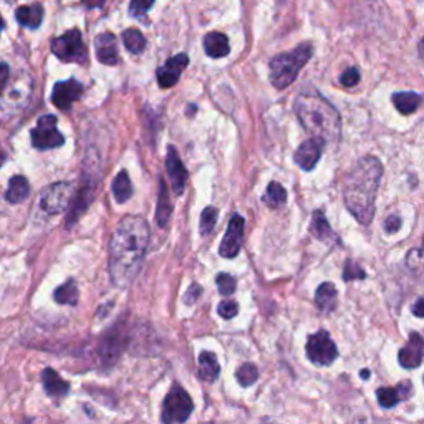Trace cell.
<instances>
[{"label": "cell", "mask_w": 424, "mask_h": 424, "mask_svg": "<svg viewBox=\"0 0 424 424\" xmlns=\"http://www.w3.org/2000/svg\"><path fill=\"white\" fill-rule=\"evenodd\" d=\"M312 234L322 242H332L335 239V234L330 228V224L327 222V217H325L323 211H315L314 212V219H312L310 225Z\"/></svg>", "instance_id": "83f0119b"}, {"label": "cell", "mask_w": 424, "mask_h": 424, "mask_svg": "<svg viewBox=\"0 0 424 424\" xmlns=\"http://www.w3.org/2000/svg\"><path fill=\"white\" fill-rule=\"evenodd\" d=\"M221 366L214 353L203 352L199 355V378L205 383H212L219 378Z\"/></svg>", "instance_id": "603a6c76"}, {"label": "cell", "mask_w": 424, "mask_h": 424, "mask_svg": "<svg viewBox=\"0 0 424 424\" xmlns=\"http://www.w3.org/2000/svg\"><path fill=\"white\" fill-rule=\"evenodd\" d=\"M239 307L236 302H232V300H224V302L219 303V307H217V314H219L222 319H234V316L237 315Z\"/></svg>", "instance_id": "f35d334b"}, {"label": "cell", "mask_w": 424, "mask_h": 424, "mask_svg": "<svg viewBox=\"0 0 424 424\" xmlns=\"http://www.w3.org/2000/svg\"><path fill=\"white\" fill-rule=\"evenodd\" d=\"M194 405L189 394L181 386H172L163 403L161 419L164 424H183L191 416Z\"/></svg>", "instance_id": "52a82bcc"}, {"label": "cell", "mask_w": 424, "mask_h": 424, "mask_svg": "<svg viewBox=\"0 0 424 424\" xmlns=\"http://www.w3.org/2000/svg\"><path fill=\"white\" fill-rule=\"evenodd\" d=\"M20 26L27 28H39L43 20V7L40 3H34V6H23L19 7L15 12Z\"/></svg>", "instance_id": "44dd1931"}, {"label": "cell", "mask_w": 424, "mask_h": 424, "mask_svg": "<svg viewBox=\"0 0 424 424\" xmlns=\"http://www.w3.org/2000/svg\"><path fill=\"white\" fill-rule=\"evenodd\" d=\"M30 194V184L23 176H14L9 183V189L6 192V199L10 204H20Z\"/></svg>", "instance_id": "cb8c5ba5"}, {"label": "cell", "mask_w": 424, "mask_h": 424, "mask_svg": "<svg viewBox=\"0 0 424 424\" xmlns=\"http://www.w3.org/2000/svg\"><path fill=\"white\" fill-rule=\"evenodd\" d=\"M166 171H168V174H170L172 192H174L176 196H181V194H183L184 188H186L188 172H186V170H184L183 161H181L178 151H176L172 146L168 148Z\"/></svg>", "instance_id": "5bb4252c"}, {"label": "cell", "mask_w": 424, "mask_h": 424, "mask_svg": "<svg viewBox=\"0 0 424 424\" xmlns=\"http://www.w3.org/2000/svg\"><path fill=\"white\" fill-rule=\"evenodd\" d=\"M323 150V143H320L319 139H307L305 143L300 145L297 153H295V163H297L303 171H312L316 166V163L320 161V158H322Z\"/></svg>", "instance_id": "9a60e30c"}, {"label": "cell", "mask_w": 424, "mask_h": 424, "mask_svg": "<svg viewBox=\"0 0 424 424\" xmlns=\"http://www.w3.org/2000/svg\"><path fill=\"white\" fill-rule=\"evenodd\" d=\"M52 53L65 63H85L86 57H88L83 39H81V32L77 28L53 39Z\"/></svg>", "instance_id": "8992f818"}, {"label": "cell", "mask_w": 424, "mask_h": 424, "mask_svg": "<svg viewBox=\"0 0 424 424\" xmlns=\"http://www.w3.org/2000/svg\"><path fill=\"white\" fill-rule=\"evenodd\" d=\"M189 59L186 53H179V55L171 57L161 68H158L156 72V78H158V83L161 88H171L179 81L181 73L183 70L188 67Z\"/></svg>", "instance_id": "4fadbf2b"}, {"label": "cell", "mask_w": 424, "mask_h": 424, "mask_svg": "<svg viewBox=\"0 0 424 424\" xmlns=\"http://www.w3.org/2000/svg\"><path fill=\"white\" fill-rule=\"evenodd\" d=\"M75 188L72 183H55L43 189L42 197H40V205L47 214L55 216L67 211V208L72 203Z\"/></svg>", "instance_id": "ba28073f"}, {"label": "cell", "mask_w": 424, "mask_h": 424, "mask_svg": "<svg viewBox=\"0 0 424 424\" xmlns=\"http://www.w3.org/2000/svg\"><path fill=\"white\" fill-rule=\"evenodd\" d=\"M236 279L229 274H219L217 275V287L222 295H232L236 292Z\"/></svg>", "instance_id": "8d00e7d4"}, {"label": "cell", "mask_w": 424, "mask_h": 424, "mask_svg": "<svg viewBox=\"0 0 424 424\" xmlns=\"http://www.w3.org/2000/svg\"><path fill=\"white\" fill-rule=\"evenodd\" d=\"M42 383H43L45 391H47V394L52 398H63V396H67L70 391L68 383L65 380H61L60 374L52 368L43 370Z\"/></svg>", "instance_id": "d6986e66"}, {"label": "cell", "mask_w": 424, "mask_h": 424, "mask_svg": "<svg viewBox=\"0 0 424 424\" xmlns=\"http://www.w3.org/2000/svg\"><path fill=\"white\" fill-rule=\"evenodd\" d=\"M81 93H83V86L78 83L77 80H73V78L67 81H59V83L53 86L52 101L59 110L68 111L72 108L73 103L80 100Z\"/></svg>", "instance_id": "7c38bea8"}, {"label": "cell", "mask_w": 424, "mask_h": 424, "mask_svg": "<svg viewBox=\"0 0 424 424\" xmlns=\"http://www.w3.org/2000/svg\"><path fill=\"white\" fill-rule=\"evenodd\" d=\"M94 47H97V59L105 65H117L119 61L118 48H117V37L110 32H103L94 39Z\"/></svg>", "instance_id": "e0dca14e"}, {"label": "cell", "mask_w": 424, "mask_h": 424, "mask_svg": "<svg viewBox=\"0 0 424 424\" xmlns=\"http://www.w3.org/2000/svg\"><path fill=\"white\" fill-rule=\"evenodd\" d=\"M307 355L315 365L328 366L339 356V350H336V345L333 343L330 335L322 330L308 336Z\"/></svg>", "instance_id": "30bf717a"}, {"label": "cell", "mask_w": 424, "mask_h": 424, "mask_svg": "<svg viewBox=\"0 0 424 424\" xmlns=\"http://www.w3.org/2000/svg\"><path fill=\"white\" fill-rule=\"evenodd\" d=\"M383 176L380 159L365 156L348 172L343 183V199L347 209L360 224L368 225L374 217V201Z\"/></svg>", "instance_id": "7a4b0ae2"}, {"label": "cell", "mask_w": 424, "mask_h": 424, "mask_svg": "<svg viewBox=\"0 0 424 424\" xmlns=\"http://www.w3.org/2000/svg\"><path fill=\"white\" fill-rule=\"evenodd\" d=\"M154 0H131L130 2V15L131 17L143 20L146 17V14L153 7Z\"/></svg>", "instance_id": "e575fe53"}, {"label": "cell", "mask_w": 424, "mask_h": 424, "mask_svg": "<svg viewBox=\"0 0 424 424\" xmlns=\"http://www.w3.org/2000/svg\"><path fill=\"white\" fill-rule=\"evenodd\" d=\"M312 45L300 43L295 50L275 55L270 61V81L277 90H285L297 80L300 70L310 60Z\"/></svg>", "instance_id": "277c9868"}, {"label": "cell", "mask_w": 424, "mask_h": 424, "mask_svg": "<svg viewBox=\"0 0 424 424\" xmlns=\"http://www.w3.org/2000/svg\"><path fill=\"white\" fill-rule=\"evenodd\" d=\"M3 27H6V23H3V20H2V17H0V32L3 30Z\"/></svg>", "instance_id": "7dc6e473"}, {"label": "cell", "mask_w": 424, "mask_h": 424, "mask_svg": "<svg viewBox=\"0 0 424 424\" xmlns=\"http://www.w3.org/2000/svg\"><path fill=\"white\" fill-rule=\"evenodd\" d=\"M366 277L365 270L358 265L356 262L347 261L343 269V280L345 282H352V280H363Z\"/></svg>", "instance_id": "d590c367"}, {"label": "cell", "mask_w": 424, "mask_h": 424, "mask_svg": "<svg viewBox=\"0 0 424 424\" xmlns=\"http://www.w3.org/2000/svg\"><path fill=\"white\" fill-rule=\"evenodd\" d=\"M55 302L61 303V305H77L78 303V287L77 282L73 279L67 280L63 285H60L59 289L53 294Z\"/></svg>", "instance_id": "f1b7e54d"}, {"label": "cell", "mask_w": 424, "mask_h": 424, "mask_svg": "<svg viewBox=\"0 0 424 424\" xmlns=\"http://www.w3.org/2000/svg\"><path fill=\"white\" fill-rule=\"evenodd\" d=\"M217 216H219V211H217L216 208H212V205L205 208L203 214H201L199 229H201V234H203L204 237L209 236V234H211L214 230V228H216Z\"/></svg>", "instance_id": "d6a6232c"}, {"label": "cell", "mask_w": 424, "mask_h": 424, "mask_svg": "<svg viewBox=\"0 0 424 424\" xmlns=\"http://www.w3.org/2000/svg\"><path fill=\"white\" fill-rule=\"evenodd\" d=\"M358 81H360V72H358V68L355 67L347 68L340 75V83L343 86H347V88H352V86L358 85Z\"/></svg>", "instance_id": "74e56055"}, {"label": "cell", "mask_w": 424, "mask_h": 424, "mask_svg": "<svg viewBox=\"0 0 424 424\" xmlns=\"http://www.w3.org/2000/svg\"><path fill=\"white\" fill-rule=\"evenodd\" d=\"M34 81L27 73H19L14 80H9L6 88L0 92V118L9 119L19 114L30 100Z\"/></svg>", "instance_id": "5b68a950"}, {"label": "cell", "mask_w": 424, "mask_h": 424, "mask_svg": "<svg viewBox=\"0 0 424 424\" xmlns=\"http://www.w3.org/2000/svg\"><path fill=\"white\" fill-rule=\"evenodd\" d=\"M10 80V73H9V65L7 63H0V92L6 88V85L9 83Z\"/></svg>", "instance_id": "60d3db41"}, {"label": "cell", "mask_w": 424, "mask_h": 424, "mask_svg": "<svg viewBox=\"0 0 424 424\" xmlns=\"http://www.w3.org/2000/svg\"><path fill=\"white\" fill-rule=\"evenodd\" d=\"M172 208L170 203V192H168L166 183L159 181V194H158V211H156V222L159 228H166L170 222Z\"/></svg>", "instance_id": "d4e9b609"}, {"label": "cell", "mask_w": 424, "mask_h": 424, "mask_svg": "<svg viewBox=\"0 0 424 424\" xmlns=\"http://www.w3.org/2000/svg\"><path fill=\"white\" fill-rule=\"evenodd\" d=\"M414 315L419 316V319H423L424 316V312H423V299H418V302H416L414 305Z\"/></svg>", "instance_id": "ee69618b"}, {"label": "cell", "mask_w": 424, "mask_h": 424, "mask_svg": "<svg viewBox=\"0 0 424 424\" xmlns=\"http://www.w3.org/2000/svg\"><path fill=\"white\" fill-rule=\"evenodd\" d=\"M3 161H6V153H3V151L0 150V166H2Z\"/></svg>", "instance_id": "f6af8a7d"}, {"label": "cell", "mask_w": 424, "mask_h": 424, "mask_svg": "<svg viewBox=\"0 0 424 424\" xmlns=\"http://www.w3.org/2000/svg\"><path fill=\"white\" fill-rule=\"evenodd\" d=\"M413 393V386L410 381L401 383L398 388H380L376 391L378 403L383 407H393L396 406L401 399H406L410 394Z\"/></svg>", "instance_id": "ac0fdd59"}, {"label": "cell", "mask_w": 424, "mask_h": 424, "mask_svg": "<svg viewBox=\"0 0 424 424\" xmlns=\"http://www.w3.org/2000/svg\"><path fill=\"white\" fill-rule=\"evenodd\" d=\"M295 113L303 130L323 146L339 143L341 136V119L339 111L315 90L302 92L295 100Z\"/></svg>", "instance_id": "3957f363"}, {"label": "cell", "mask_w": 424, "mask_h": 424, "mask_svg": "<svg viewBox=\"0 0 424 424\" xmlns=\"http://www.w3.org/2000/svg\"><path fill=\"white\" fill-rule=\"evenodd\" d=\"M393 103L401 114H411L421 105V94L414 92H401L393 94Z\"/></svg>", "instance_id": "484cf974"}, {"label": "cell", "mask_w": 424, "mask_h": 424, "mask_svg": "<svg viewBox=\"0 0 424 424\" xmlns=\"http://www.w3.org/2000/svg\"><path fill=\"white\" fill-rule=\"evenodd\" d=\"M423 336L419 333H411L406 347L399 350V363L403 368H418L423 361Z\"/></svg>", "instance_id": "2e32d148"}, {"label": "cell", "mask_w": 424, "mask_h": 424, "mask_svg": "<svg viewBox=\"0 0 424 424\" xmlns=\"http://www.w3.org/2000/svg\"><path fill=\"white\" fill-rule=\"evenodd\" d=\"M121 333L117 332V328H113L108 335H105V339L101 341V347H100V353L103 361H106V363H114L117 361V358L119 356V352H121Z\"/></svg>", "instance_id": "7402d4cb"}, {"label": "cell", "mask_w": 424, "mask_h": 424, "mask_svg": "<svg viewBox=\"0 0 424 424\" xmlns=\"http://www.w3.org/2000/svg\"><path fill=\"white\" fill-rule=\"evenodd\" d=\"M236 378H237V381L241 383L242 386H245V388H247V386L254 385V383L259 380V370H257V366L252 365V363L242 365L241 368L237 370Z\"/></svg>", "instance_id": "836d02e7"}, {"label": "cell", "mask_w": 424, "mask_h": 424, "mask_svg": "<svg viewBox=\"0 0 424 424\" xmlns=\"http://www.w3.org/2000/svg\"><path fill=\"white\" fill-rule=\"evenodd\" d=\"M262 201L272 209L280 208V205H283L287 203L285 188H283L282 184H279V183H270L269 188H267V191H265V196L262 197Z\"/></svg>", "instance_id": "1f68e13d"}, {"label": "cell", "mask_w": 424, "mask_h": 424, "mask_svg": "<svg viewBox=\"0 0 424 424\" xmlns=\"http://www.w3.org/2000/svg\"><path fill=\"white\" fill-rule=\"evenodd\" d=\"M113 194L117 203L123 204L133 196V186H131L130 176H128L126 171H121L113 181Z\"/></svg>", "instance_id": "f546056e"}, {"label": "cell", "mask_w": 424, "mask_h": 424, "mask_svg": "<svg viewBox=\"0 0 424 424\" xmlns=\"http://www.w3.org/2000/svg\"><path fill=\"white\" fill-rule=\"evenodd\" d=\"M244 217L234 214L232 219L229 222L228 232H225L224 239H222L219 254L225 259H234L239 254L242 245V237H244Z\"/></svg>", "instance_id": "8fae6325"}, {"label": "cell", "mask_w": 424, "mask_h": 424, "mask_svg": "<svg viewBox=\"0 0 424 424\" xmlns=\"http://www.w3.org/2000/svg\"><path fill=\"white\" fill-rule=\"evenodd\" d=\"M399 228H401V221H399V217L391 216V217H388V219H386V222H385V229L388 230L390 234L398 232V229H399Z\"/></svg>", "instance_id": "ab89813d"}, {"label": "cell", "mask_w": 424, "mask_h": 424, "mask_svg": "<svg viewBox=\"0 0 424 424\" xmlns=\"http://www.w3.org/2000/svg\"><path fill=\"white\" fill-rule=\"evenodd\" d=\"M83 3L88 9H93V7H103V3H105V0H83Z\"/></svg>", "instance_id": "7bdbcfd3"}, {"label": "cell", "mask_w": 424, "mask_h": 424, "mask_svg": "<svg viewBox=\"0 0 424 424\" xmlns=\"http://www.w3.org/2000/svg\"><path fill=\"white\" fill-rule=\"evenodd\" d=\"M201 292H203V289H201L199 285H191V289L188 290V294H186V303H189V305H192V303L196 302L197 299L201 297Z\"/></svg>", "instance_id": "b9f144b4"}, {"label": "cell", "mask_w": 424, "mask_h": 424, "mask_svg": "<svg viewBox=\"0 0 424 424\" xmlns=\"http://www.w3.org/2000/svg\"><path fill=\"white\" fill-rule=\"evenodd\" d=\"M315 303L322 312H332L336 305V289L330 282H325L316 289Z\"/></svg>", "instance_id": "4316f807"}, {"label": "cell", "mask_w": 424, "mask_h": 424, "mask_svg": "<svg viewBox=\"0 0 424 424\" xmlns=\"http://www.w3.org/2000/svg\"><path fill=\"white\" fill-rule=\"evenodd\" d=\"M65 143L63 134L57 130V117L45 114L39 119L35 130L32 131V145L37 150H53Z\"/></svg>", "instance_id": "9c48e42d"}, {"label": "cell", "mask_w": 424, "mask_h": 424, "mask_svg": "<svg viewBox=\"0 0 424 424\" xmlns=\"http://www.w3.org/2000/svg\"><path fill=\"white\" fill-rule=\"evenodd\" d=\"M361 376H363V378H365V380H366V378H368V376H370L368 370H363V373H361Z\"/></svg>", "instance_id": "bcb514c9"}, {"label": "cell", "mask_w": 424, "mask_h": 424, "mask_svg": "<svg viewBox=\"0 0 424 424\" xmlns=\"http://www.w3.org/2000/svg\"><path fill=\"white\" fill-rule=\"evenodd\" d=\"M204 50L211 59H224L229 55V40L221 32H211L204 37Z\"/></svg>", "instance_id": "ffe728a7"}, {"label": "cell", "mask_w": 424, "mask_h": 424, "mask_svg": "<svg viewBox=\"0 0 424 424\" xmlns=\"http://www.w3.org/2000/svg\"><path fill=\"white\" fill-rule=\"evenodd\" d=\"M123 42H125V47L128 48V52L133 53V55H139V53L145 52L146 48V39L143 37V34L136 28H126L123 32Z\"/></svg>", "instance_id": "4dcf8cb0"}, {"label": "cell", "mask_w": 424, "mask_h": 424, "mask_svg": "<svg viewBox=\"0 0 424 424\" xmlns=\"http://www.w3.org/2000/svg\"><path fill=\"white\" fill-rule=\"evenodd\" d=\"M150 245V225L139 216L125 217L110 242V275L117 287H128L141 270Z\"/></svg>", "instance_id": "6da1fadb"}]
</instances>
